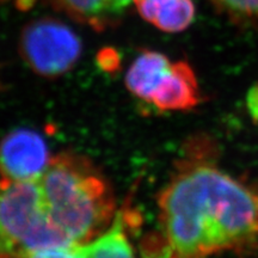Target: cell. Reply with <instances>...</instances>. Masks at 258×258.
Wrapping results in <instances>:
<instances>
[{"instance_id": "obj_15", "label": "cell", "mask_w": 258, "mask_h": 258, "mask_svg": "<svg viewBox=\"0 0 258 258\" xmlns=\"http://www.w3.org/2000/svg\"><path fill=\"white\" fill-rule=\"evenodd\" d=\"M15 2H16V5H17L19 9L27 10L29 8H31V5L34 4L35 0H15Z\"/></svg>"}, {"instance_id": "obj_9", "label": "cell", "mask_w": 258, "mask_h": 258, "mask_svg": "<svg viewBox=\"0 0 258 258\" xmlns=\"http://www.w3.org/2000/svg\"><path fill=\"white\" fill-rule=\"evenodd\" d=\"M128 221L125 213H118L108 230L89 243L78 245L77 250L84 258H134L125 228Z\"/></svg>"}, {"instance_id": "obj_7", "label": "cell", "mask_w": 258, "mask_h": 258, "mask_svg": "<svg viewBox=\"0 0 258 258\" xmlns=\"http://www.w3.org/2000/svg\"><path fill=\"white\" fill-rule=\"evenodd\" d=\"M172 63L164 54L145 50L129 67L125 76V85L134 96L151 102L169 74Z\"/></svg>"}, {"instance_id": "obj_2", "label": "cell", "mask_w": 258, "mask_h": 258, "mask_svg": "<svg viewBox=\"0 0 258 258\" xmlns=\"http://www.w3.org/2000/svg\"><path fill=\"white\" fill-rule=\"evenodd\" d=\"M37 183L48 217L76 246L101 235L114 220L110 186L82 157L51 158Z\"/></svg>"}, {"instance_id": "obj_16", "label": "cell", "mask_w": 258, "mask_h": 258, "mask_svg": "<svg viewBox=\"0 0 258 258\" xmlns=\"http://www.w3.org/2000/svg\"><path fill=\"white\" fill-rule=\"evenodd\" d=\"M115 2H116V4H117L118 8L121 9V11L123 12L124 10L128 8V5L133 2V0H115Z\"/></svg>"}, {"instance_id": "obj_5", "label": "cell", "mask_w": 258, "mask_h": 258, "mask_svg": "<svg viewBox=\"0 0 258 258\" xmlns=\"http://www.w3.org/2000/svg\"><path fill=\"white\" fill-rule=\"evenodd\" d=\"M44 139L31 129H16L0 143V172L11 180H37L50 164Z\"/></svg>"}, {"instance_id": "obj_13", "label": "cell", "mask_w": 258, "mask_h": 258, "mask_svg": "<svg viewBox=\"0 0 258 258\" xmlns=\"http://www.w3.org/2000/svg\"><path fill=\"white\" fill-rule=\"evenodd\" d=\"M118 56L114 50H104L99 55V62L105 71H114L118 67Z\"/></svg>"}, {"instance_id": "obj_1", "label": "cell", "mask_w": 258, "mask_h": 258, "mask_svg": "<svg viewBox=\"0 0 258 258\" xmlns=\"http://www.w3.org/2000/svg\"><path fill=\"white\" fill-rule=\"evenodd\" d=\"M166 258L258 245V190L209 164L183 166L158 199Z\"/></svg>"}, {"instance_id": "obj_4", "label": "cell", "mask_w": 258, "mask_h": 258, "mask_svg": "<svg viewBox=\"0 0 258 258\" xmlns=\"http://www.w3.org/2000/svg\"><path fill=\"white\" fill-rule=\"evenodd\" d=\"M21 54L31 70L43 77H59L70 71L82 54L78 35L62 22L43 18L25 27Z\"/></svg>"}, {"instance_id": "obj_11", "label": "cell", "mask_w": 258, "mask_h": 258, "mask_svg": "<svg viewBox=\"0 0 258 258\" xmlns=\"http://www.w3.org/2000/svg\"><path fill=\"white\" fill-rule=\"evenodd\" d=\"M221 12L234 19H258V0H211Z\"/></svg>"}, {"instance_id": "obj_12", "label": "cell", "mask_w": 258, "mask_h": 258, "mask_svg": "<svg viewBox=\"0 0 258 258\" xmlns=\"http://www.w3.org/2000/svg\"><path fill=\"white\" fill-rule=\"evenodd\" d=\"M29 258H84L77 246L73 247H56V249L41 250L32 253Z\"/></svg>"}, {"instance_id": "obj_10", "label": "cell", "mask_w": 258, "mask_h": 258, "mask_svg": "<svg viewBox=\"0 0 258 258\" xmlns=\"http://www.w3.org/2000/svg\"><path fill=\"white\" fill-rule=\"evenodd\" d=\"M57 4L77 21L93 29H105L114 24L123 12L115 0H56Z\"/></svg>"}, {"instance_id": "obj_14", "label": "cell", "mask_w": 258, "mask_h": 258, "mask_svg": "<svg viewBox=\"0 0 258 258\" xmlns=\"http://www.w3.org/2000/svg\"><path fill=\"white\" fill-rule=\"evenodd\" d=\"M247 106L251 115L258 120V84L250 90L249 96H247Z\"/></svg>"}, {"instance_id": "obj_6", "label": "cell", "mask_w": 258, "mask_h": 258, "mask_svg": "<svg viewBox=\"0 0 258 258\" xmlns=\"http://www.w3.org/2000/svg\"><path fill=\"white\" fill-rule=\"evenodd\" d=\"M200 101L195 73L188 63L178 61L172 63L151 103L160 110H189L195 108Z\"/></svg>"}, {"instance_id": "obj_3", "label": "cell", "mask_w": 258, "mask_h": 258, "mask_svg": "<svg viewBox=\"0 0 258 258\" xmlns=\"http://www.w3.org/2000/svg\"><path fill=\"white\" fill-rule=\"evenodd\" d=\"M73 246L48 217L37 180L0 179V258Z\"/></svg>"}, {"instance_id": "obj_8", "label": "cell", "mask_w": 258, "mask_h": 258, "mask_svg": "<svg viewBox=\"0 0 258 258\" xmlns=\"http://www.w3.org/2000/svg\"><path fill=\"white\" fill-rule=\"evenodd\" d=\"M141 17L166 32L185 30L195 17L191 0H133Z\"/></svg>"}]
</instances>
